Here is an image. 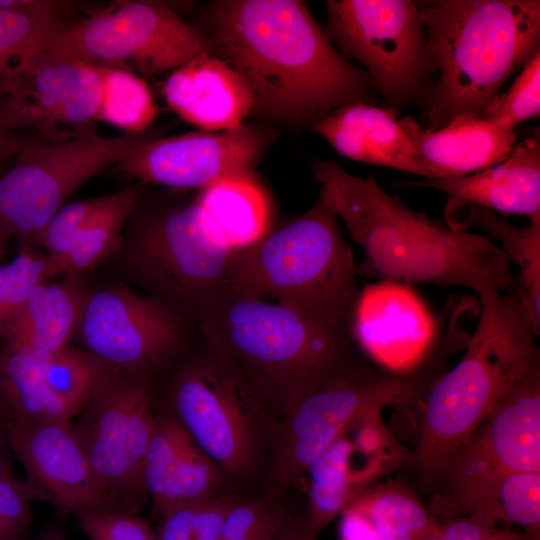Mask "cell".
<instances>
[{"mask_svg":"<svg viewBox=\"0 0 540 540\" xmlns=\"http://www.w3.org/2000/svg\"><path fill=\"white\" fill-rule=\"evenodd\" d=\"M320 197L363 249L359 272L384 280L461 286L478 295L517 288L511 262L489 236L445 226L409 208L372 177L348 173L333 161L312 163Z\"/></svg>","mask_w":540,"mask_h":540,"instance_id":"7a4b0ae2","label":"cell"},{"mask_svg":"<svg viewBox=\"0 0 540 540\" xmlns=\"http://www.w3.org/2000/svg\"><path fill=\"white\" fill-rule=\"evenodd\" d=\"M171 398L174 416L224 473L241 476L252 467L264 401L236 371L206 349L178 370Z\"/></svg>","mask_w":540,"mask_h":540,"instance_id":"4fadbf2b","label":"cell"},{"mask_svg":"<svg viewBox=\"0 0 540 540\" xmlns=\"http://www.w3.org/2000/svg\"><path fill=\"white\" fill-rule=\"evenodd\" d=\"M540 114V53L522 68L512 85L499 93L483 116L515 128Z\"/></svg>","mask_w":540,"mask_h":540,"instance_id":"ab89813d","label":"cell"},{"mask_svg":"<svg viewBox=\"0 0 540 540\" xmlns=\"http://www.w3.org/2000/svg\"><path fill=\"white\" fill-rule=\"evenodd\" d=\"M270 140L269 131L246 125L150 137L133 147L118 166L123 174L143 184L202 190L228 177L253 174Z\"/></svg>","mask_w":540,"mask_h":540,"instance_id":"e0dca14e","label":"cell"},{"mask_svg":"<svg viewBox=\"0 0 540 540\" xmlns=\"http://www.w3.org/2000/svg\"><path fill=\"white\" fill-rule=\"evenodd\" d=\"M8 444L4 422L0 416V475L12 473L10 456L5 448Z\"/></svg>","mask_w":540,"mask_h":540,"instance_id":"681fc988","label":"cell"},{"mask_svg":"<svg viewBox=\"0 0 540 540\" xmlns=\"http://www.w3.org/2000/svg\"><path fill=\"white\" fill-rule=\"evenodd\" d=\"M450 226L464 230L477 226L497 239L510 262L519 269L518 292L531 323L540 333V222L527 226L513 225L492 211L464 201L450 198L446 208Z\"/></svg>","mask_w":540,"mask_h":540,"instance_id":"4316f807","label":"cell"},{"mask_svg":"<svg viewBox=\"0 0 540 540\" xmlns=\"http://www.w3.org/2000/svg\"><path fill=\"white\" fill-rule=\"evenodd\" d=\"M382 409L366 412L349 427L354 452L366 459L365 474L369 483L406 465L411 455L383 422Z\"/></svg>","mask_w":540,"mask_h":540,"instance_id":"8d00e7d4","label":"cell"},{"mask_svg":"<svg viewBox=\"0 0 540 540\" xmlns=\"http://www.w3.org/2000/svg\"><path fill=\"white\" fill-rule=\"evenodd\" d=\"M87 291L84 275L40 282L9 327L5 344L49 355L63 349L76 331Z\"/></svg>","mask_w":540,"mask_h":540,"instance_id":"d4e9b609","label":"cell"},{"mask_svg":"<svg viewBox=\"0 0 540 540\" xmlns=\"http://www.w3.org/2000/svg\"><path fill=\"white\" fill-rule=\"evenodd\" d=\"M98 68L102 79L98 121L113 125L124 133L147 132L157 116L158 107L145 80L127 69Z\"/></svg>","mask_w":540,"mask_h":540,"instance_id":"4dcf8cb0","label":"cell"},{"mask_svg":"<svg viewBox=\"0 0 540 540\" xmlns=\"http://www.w3.org/2000/svg\"><path fill=\"white\" fill-rule=\"evenodd\" d=\"M515 472H540V369L518 382L446 459L429 511L500 521L495 492Z\"/></svg>","mask_w":540,"mask_h":540,"instance_id":"ba28073f","label":"cell"},{"mask_svg":"<svg viewBox=\"0 0 540 540\" xmlns=\"http://www.w3.org/2000/svg\"><path fill=\"white\" fill-rule=\"evenodd\" d=\"M500 521L517 524L531 540L540 538V472L505 476L495 492Z\"/></svg>","mask_w":540,"mask_h":540,"instance_id":"f35d334b","label":"cell"},{"mask_svg":"<svg viewBox=\"0 0 540 540\" xmlns=\"http://www.w3.org/2000/svg\"><path fill=\"white\" fill-rule=\"evenodd\" d=\"M445 192L450 198L490 211L522 215L540 222V133L517 142L509 156L465 176L413 183Z\"/></svg>","mask_w":540,"mask_h":540,"instance_id":"7402d4cb","label":"cell"},{"mask_svg":"<svg viewBox=\"0 0 540 540\" xmlns=\"http://www.w3.org/2000/svg\"><path fill=\"white\" fill-rule=\"evenodd\" d=\"M273 540H309L301 525L293 522H283Z\"/></svg>","mask_w":540,"mask_h":540,"instance_id":"c3c4849f","label":"cell"},{"mask_svg":"<svg viewBox=\"0 0 540 540\" xmlns=\"http://www.w3.org/2000/svg\"><path fill=\"white\" fill-rule=\"evenodd\" d=\"M66 21L61 11L0 10V95L39 56Z\"/></svg>","mask_w":540,"mask_h":540,"instance_id":"f546056e","label":"cell"},{"mask_svg":"<svg viewBox=\"0 0 540 540\" xmlns=\"http://www.w3.org/2000/svg\"><path fill=\"white\" fill-rule=\"evenodd\" d=\"M215 50L208 37L166 4L122 0L89 10L76 21L66 20L43 53L149 76Z\"/></svg>","mask_w":540,"mask_h":540,"instance_id":"9c48e42d","label":"cell"},{"mask_svg":"<svg viewBox=\"0 0 540 540\" xmlns=\"http://www.w3.org/2000/svg\"><path fill=\"white\" fill-rule=\"evenodd\" d=\"M277 532H275V533H267V534H263V535H259V536H256V537L243 539V540H273Z\"/></svg>","mask_w":540,"mask_h":540,"instance_id":"db71d44e","label":"cell"},{"mask_svg":"<svg viewBox=\"0 0 540 540\" xmlns=\"http://www.w3.org/2000/svg\"><path fill=\"white\" fill-rule=\"evenodd\" d=\"M310 128L348 159L436 178L390 108L353 102L337 108Z\"/></svg>","mask_w":540,"mask_h":540,"instance_id":"ffe728a7","label":"cell"},{"mask_svg":"<svg viewBox=\"0 0 540 540\" xmlns=\"http://www.w3.org/2000/svg\"><path fill=\"white\" fill-rule=\"evenodd\" d=\"M106 197L107 194L65 204L48 221L30 246H41L44 252L53 258L62 256L84 225L103 205Z\"/></svg>","mask_w":540,"mask_h":540,"instance_id":"60d3db41","label":"cell"},{"mask_svg":"<svg viewBox=\"0 0 540 540\" xmlns=\"http://www.w3.org/2000/svg\"><path fill=\"white\" fill-rule=\"evenodd\" d=\"M125 227L116 253L127 279L189 324L232 290L233 251L206 238L196 197L150 205L141 195Z\"/></svg>","mask_w":540,"mask_h":540,"instance_id":"52a82bcc","label":"cell"},{"mask_svg":"<svg viewBox=\"0 0 540 540\" xmlns=\"http://www.w3.org/2000/svg\"><path fill=\"white\" fill-rule=\"evenodd\" d=\"M233 498L213 496L176 507L162 518L159 540H220Z\"/></svg>","mask_w":540,"mask_h":540,"instance_id":"74e56055","label":"cell"},{"mask_svg":"<svg viewBox=\"0 0 540 540\" xmlns=\"http://www.w3.org/2000/svg\"><path fill=\"white\" fill-rule=\"evenodd\" d=\"M323 29L344 58L364 64L376 90L396 109L425 103L435 85L419 3L411 0H329Z\"/></svg>","mask_w":540,"mask_h":540,"instance_id":"30bf717a","label":"cell"},{"mask_svg":"<svg viewBox=\"0 0 540 540\" xmlns=\"http://www.w3.org/2000/svg\"><path fill=\"white\" fill-rule=\"evenodd\" d=\"M194 325L208 351L284 413L312 387L371 366L358 354L351 335L232 290Z\"/></svg>","mask_w":540,"mask_h":540,"instance_id":"277c9868","label":"cell"},{"mask_svg":"<svg viewBox=\"0 0 540 540\" xmlns=\"http://www.w3.org/2000/svg\"><path fill=\"white\" fill-rule=\"evenodd\" d=\"M352 249L323 198L301 216L233 251L234 293L288 307L313 323L351 335L360 295Z\"/></svg>","mask_w":540,"mask_h":540,"instance_id":"8992f818","label":"cell"},{"mask_svg":"<svg viewBox=\"0 0 540 540\" xmlns=\"http://www.w3.org/2000/svg\"><path fill=\"white\" fill-rule=\"evenodd\" d=\"M352 442L347 430L308 468L305 518L300 524L309 540L320 533L360 493L353 476Z\"/></svg>","mask_w":540,"mask_h":540,"instance_id":"f1b7e54d","label":"cell"},{"mask_svg":"<svg viewBox=\"0 0 540 540\" xmlns=\"http://www.w3.org/2000/svg\"><path fill=\"white\" fill-rule=\"evenodd\" d=\"M12 237L0 229V261L6 254Z\"/></svg>","mask_w":540,"mask_h":540,"instance_id":"f5cc1de1","label":"cell"},{"mask_svg":"<svg viewBox=\"0 0 540 540\" xmlns=\"http://www.w3.org/2000/svg\"><path fill=\"white\" fill-rule=\"evenodd\" d=\"M150 540H159V539L157 538V535L154 534Z\"/></svg>","mask_w":540,"mask_h":540,"instance_id":"11a10c76","label":"cell"},{"mask_svg":"<svg viewBox=\"0 0 540 540\" xmlns=\"http://www.w3.org/2000/svg\"><path fill=\"white\" fill-rule=\"evenodd\" d=\"M106 366L84 349L66 346L49 355L45 381L76 416L83 410Z\"/></svg>","mask_w":540,"mask_h":540,"instance_id":"d6a6232c","label":"cell"},{"mask_svg":"<svg viewBox=\"0 0 540 540\" xmlns=\"http://www.w3.org/2000/svg\"><path fill=\"white\" fill-rule=\"evenodd\" d=\"M78 524L91 540H150L154 535L145 520L116 509L83 514Z\"/></svg>","mask_w":540,"mask_h":540,"instance_id":"ee69618b","label":"cell"},{"mask_svg":"<svg viewBox=\"0 0 540 540\" xmlns=\"http://www.w3.org/2000/svg\"><path fill=\"white\" fill-rule=\"evenodd\" d=\"M190 324L123 283L88 289L75 333L108 368L148 377L183 348Z\"/></svg>","mask_w":540,"mask_h":540,"instance_id":"9a60e30c","label":"cell"},{"mask_svg":"<svg viewBox=\"0 0 540 540\" xmlns=\"http://www.w3.org/2000/svg\"><path fill=\"white\" fill-rule=\"evenodd\" d=\"M24 136L26 135L19 132L6 131L0 128V144L14 142L23 138Z\"/></svg>","mask_w":540,"mask_h":540,"instance_id":"816d5d0a","label":"cell"},{"mask_svg":"<svg viewBox=\"0 0 540 540\" xmlns=\"http://www.w3.org/2000/svg\"><path fill=\"white\" fill-rule=\"evenodd\" d=\"M144 192L141 182L107 194L99 210L73 239L60 257L51 258L53 278L57 275H85L115 254L121 244L124 227Z\"/></svg>","mask_w":540,"mask_h":540,"instance_id":"83f0119b","label":"cell"},{"mask_svg":"<svg viewBox=\"0 0 540 540\" xmlns=\"http://www.w3.org/2000/svg\"><path fill=\"white\" fill-rule=\"evenodd\" d=\"M351 333L370 359L394 374L418 369L438 341L436 319L422 298L409 285L391 280L360 291Z\"/></svg>","mask_w":540,"mask_h":540,"instance_id":"d6986e66","label":"cell"},{"mask_svg":"<svg viewBox=\"0 0 540 540\" xmlns=\"http://www.w3.org/2000/svg\"><path fill=\"white\" fill-rule=\"evenodd\" d=\"M436 178L470 175L505 160L517 144L515 128L484 116H458L428 130L413 116L399 119Z\"/></svg>","mask_w":540,"mask_h":540,"instance_id":"603a6c76","label":"cell"},{"mask_svg":"<svg viewBox=\"0 0 540 540\" xmlns=\"http://www.w3.org/2000/svg\"><path fill=\"white\" fill-rule=\"evenodd\" d=\"M348 506L370 517L391 522L422 540L438 528V522L418 496L397 482H387L358 494Z\"/></svg>","mask_w":540,"mask_h":540,"instance_id":"1f68e13d","label":"cell"},{"mask_svg":"<svg viewBox=\"0 0 540 540\" xmlns=\"http://www.w3.org/2000/svg\"><path fill=\"white\" fill-rule=\"evenodd\" d=\"M224 472L193 442L176 468L170 485L159 503L153 507L162 517L183 505L217 495Z\"/></svg>","mask_w":540,"mask_h":540,"instance_id":"d590c367","label":"cell"},{"mask_svg":"<svg viewBox=\"0 0 540 540\" xmlns=\"http://www.w3.org/2000/svg\"><path fill=\"white\" fill-rule=\"evenodd\" d=\"M193 442L174 415L156 419L143 467L144 491L151 496L153 507L167 491L178 464Z\"/></svg>","mask_w":540,"mask_h":540,"instance_id":"e575fe53","label":"cell"},{"mask_svg":"<svg viewBox=\"0 0 540 540\" xmlns=\"http://www.w3.org/2000/svg\"><path fill=\"white\" fill-rule=\"evenodd\" d=\"M479 319L461 360L425 394L417 446L408 459L433 492L450 453L518 382L540 369L538 335L515 290L479 294Z\"/></svg>","mask_w":540,"mask_h":540,"instance_id":"3957f363","label":"cell"},{"mask_svg":"<svg viewBox=\"0 0 540 540\" xmlns=\"http://www.w3.org/2000/svg\"><path fill=\"white\" fill-rule=\"evenodd\" d=\"M34 493L13 473L0 475V540H23L31 524Z\"/></svg>","mask_w":540,"mask_h":540,"instance_id":"7bdbcfd3","label":"cell"},{"mask_svg":"<svg viewBox=\"0 0 540 540\" xmlns=\"http://www.w3.org/2000/svg\"><path fill=\"white\" fill-rule=\"evenodd\" d=\"M212 17L216 42L251 93L252 112L269 120L311 127L343 105L371 103L377 91L303 1H219Z\"/></svg>","mask_w":540,"mask_h":540,"instance_id":"6da1fadb","label":"cell"},{"mask_svg":"<svg viewBox=\"0 0 540 540\" xmlns=\"http://www.w3.org/2000/svg\"><path fill=\"white\" fill-rule=\"evenodd\" d=\"M150 137L148 132L107 137L93 130L28 144L0 175V229L30 246L74 192Z\"/></svg>","mask_w":540,"mask_h":540,"instance_id":"7c38bea8","label":"cell"},{"mask_svg":"<svg viewBox=\"0 0 540 540\" xmlns=\"http://www.w3.org/2000/svg\"><path fill=\"white\" fill-rule=\"evenodd\" d=\"M51 278V258L36 247L24 245L11 261L0 264V341L33 288Z\"/></svg>","mask_w":540,"mask_h":540,"instance_id":"836d02e7","label":"cell"},{"mask_svg":"<svg viewBox=\"0 0 540 540\" xmlns=\"http://www.w3.org/2000/svg\"><path fill=\"white\" fill-rule=\"evenodd\" d=\"M162 92L176 114L204 131L239 128L253 111L247 85L215 54L200 55L174 69Z\"/></svg>","mask_w":540,"mask_h":540,"instance_id":"44dd1931","label":"cell"},{"mask_svg":"<svg viewBox=\"0 0 540 540\" xmlns=\"http://www.w3.org/2000/svg\"><path fill=\"white\" fill-rule=\"evenodd\" d=\"M79 415L75 433L113 501L144 491L157 419L148 377L106 367Z\"/></svg>","mask_w":540,"mask_h":540,"instance_id":"5bb4252c","label":"cell"},{"mask_svg":"<svg viewBox=\"0 0 540 540\" xmlns=\"http://www.w3.org/2000/svg\"><path fill=\"white\" fill-rule=\"evenodd\" d=\"M7 441L35 499L77 517L114 509L69 420L5 422Z\"/></svg>","mask_w":540,"mask_h":540,"instance_id":"ac0fdd59","label":"cell"},{"mask_svg":"<svg viewBox=\"0 0 540 540\" xmlns=\"http://www.w3.org/2000/svg\"><path fill=\"white\" fill-rule=\"evenodd\" d=\"M196 205L204 235L225 250L247 248L271 230L269 198L254 174L207 186L196 196Z\"/></svg>","mask_w":540,"mask_h":540,"instance_id":"cb8c5ba5","label":"cell"},{"mask_svg":"<svg viewBox=\"0 0 540 540\" xmlns=\"http://www.w3.org/2000/svg\"><path fill=\"white\" fill-rule=\"evenodd\" d=\"M101 93L98 66L42 53L0 95V128L49 141L76 137L95 130Z\"/></svg>","mask_w":540,"mask_h":540,"instance_id":"2e32d148","label":"cell"},{"mask_svg":"<svg viewBox=\"0 0 540 540\" xmlns=\"http://www.w3.org/2000/svg\"><path fill=\"white\" fill-rule=\"evenodd\" d=\"M438 72L426 105L434 131L483 116L502 85L540 53L539 0H436L419 4Z\"/></svg>","mask_w":540,"mask_h":540,"instance_id":"5b68a950","label":"cell"},{"mask_svg":"<svg viewBox=\"0 0 540 540\" xmlns=\"http://www.w3.org/2000/svg\"><path fill=\"white\" fill-rule=\"evenodd\" d=\"M49 354L5 344L0 350V416L3 422L69 420L76 414L49 390Z\"/></svg>","mask_w":540,"mask_h":540,"instance_id":"484cf974","label":"cell"},{"mask_svg":"<svg viewBox=\"0 0 540 540\" xmlns=\"http://www.w3.org/2000/svg\"><path fill=\"white\" fill-rule=\"evenodd\" d=\"M39 138H41L39 135L31 133L17 141L0 144V175L11 159H14L25 146Z\"/></svg>","mask_w":540,"mask_h":540,"instance_id":"7dc6e473","label":"cell"},{"mask_svg":"<svg viewBox=\"0 0 540 540\" xmlns=\"http://www.w3.org/2000/svg\"><path fill=\"white\" fill-rule=\"evenodd\" d=\"M286 519L283 509L267 499H234L220 540H243L275 533Z\"/></svg>","mask_w":540,"mask_h":540,"instance_id":"b9f144b4","label":"cell"},{"mask_svg":"<svg viewBox=\"0 0 540 540\" xmlns=\"http://www.w3.org/2000/svg\"><path fill=\"white\" fill-rule=\"evenodd\" d=\"M36 540H66L61 530L51 527L42 533Z\"/></svg>","mask_w":540,"mask_h":540,"instance_id":"f907efd6","label":"cell"},{"mask_svg":"<svg viewBox=\"0 0 540 540\" xmlns=\"http://www.w3.org/2000/svg\"><path fill=\"white\" fill-rule=\"evenodd\" d=\"M62 7V2L54 0H0V10L8 11H61Z\"/></svg>","mask_w":540,"mask_h":540,"instance_id":"bcb514c9","label":"cell"},{"mask_svg":"<svg viewBox=\"0 0 540 540\" xmlns=\"http://www.w3.org/2000/svg\"><path fill=\"white\" fill-rule=\"evenodd\" d=\"M432 360L406 374L370 366L316 385L285 412L275 441L274 471L291 483L366 412L388 405H410L421 399L440 376Z\"/></svg>","mask_w":540,"mask_h":540,"instance_id":"8fae6325","label":"cell"},{"mask_svg":"<svg viewBox=\"0 0 540 540\" xmlns=\"http://www.w3.org/2000/svg\"><path fill=\"white\" fill-rule=\"evenodd\" d=\"M342 540H378L369 517L355 507L347 506L340 522Z\"/></svg>","mask_w":540,"mask_h":540,"instance_id":"f6af8a7d","label":"cell"}]
</instances>
